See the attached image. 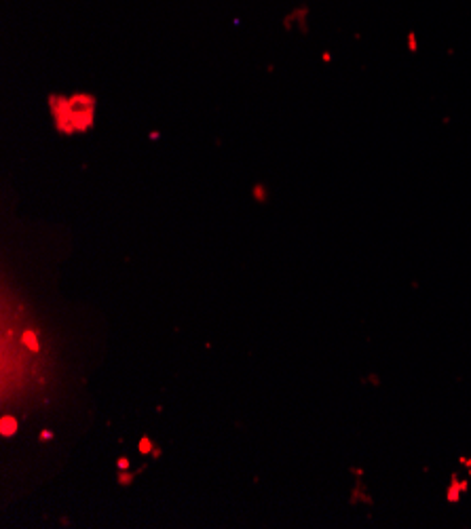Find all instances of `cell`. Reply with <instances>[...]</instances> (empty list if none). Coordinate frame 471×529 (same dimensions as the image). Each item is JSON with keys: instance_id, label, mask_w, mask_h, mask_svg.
Instances as JSON below:
<instances>
[{"instance_id": "obj_4", "label": "cell", "mask_w": 471, "mask_h": 529, "mask_svg": "<svg viewBox=\"0 0 471 529\" xmlns=\"http://www.w3.org/2000/svg\"><path fill=\"white\" fill-rule=\"evenodd\" d=\"M119 466H121V468H127V466H129V462L123 458V460H119Z\"/></svg>"}, {"instance_id": "obj_1", "label": "cell", "mask_w": 471, "mask_h": 529, "mask_svg": "<svg viewBox=\"0 0 471 529\" xmlns=\"http://www.w3.org/2000/svg\"><path fill=\"white\" fill-rule=\"evenodd\" d=\"M15 430H17V422H15V417H2V424H0V432H2V436H11V434H15Z\"/></svg>"}, {"instance_id": "obj_5", "label": "cell", "mask_w": 471, "mask_h": 529, "mask_svg": "<svg viewBox=\"0 0 471 529\" xmlns=\"http://www.w3.org/2000/svg\"><path fill=\"white\" fill-rule=\"evenodd\" d=\"M51 436H53L51 432H42V434H40V439H42V441H47V439H51Z\"/></svg>"}, {"instance_id": "obj_2", "label": "cell", "mask_w": 471, "mask_h": 529, "mask_svg": "<svg viewBox=\"0 0 471 529\" xmlns=\"http://www.w3.org/2000/svg\"><path fill=\"white\" fill-rule=\"evenodd\" d=\"M23 344L30 348V350H34V352H38V342H36V335L32 333V331H28V333H23Z\"/></svg>"}, {"instance_id": "obj_3", "label": "cell", "mask_w": 471, "mask_h": 529, "mask_svg": "<svg viewBox=\"0 0 471 529\" xmlns=\"http://www.w3.org/2000/svg\"><path fill=\"white\" fill-rule=\"evenodd\" d=\"M151 449H153V443H151L149 439H142V443H140V451H142V453H149Z\"/></svg>"}]
</instances>
